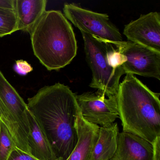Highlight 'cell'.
Instances as JSON below:
<instances>
[{
  "label": "cell",
  "mask_w": 160,
  "mask_h": 160,
  "mask_svg": "<svg viewBox=\"0 0 160 160\" xmlns=\"http://www.w3.org/2000/svg\"><path fill=\"white\" fill-rule=\"evenodd\" d=\"M27 104L57 158L66 160L78 141L75 122L80 108L76 95L68 86L57 83L39 90Z\"/></svg>",
  "instance_id": "cell-1"
},
{
  "label": "cell",
  "mask_w": 160,
  "mask_h": 160,
  "mask_svg": "<svg viewBox=\"0 0 160 160\" xmlns=\"http://www.w3.org/2000/svg\"><path fill=\"white\" fill-rule=\"evenodd\" d=\"M160 93L153 92L134 75L126 74L117 94L123 132L152 144L160 137Z\"/></svg>",
  "instance_id": "cell-2"
},
{
  "label": "cell",
  "mask_w": 160,
  "mask_h": 160,
  "mask_svg": "<svg viewBox=\"0 0 160 160\" xmlns=\"http://www.w3.org/2000/svg\"><path fill=\"white\" fill-rule=\"evenodd\" d=\"M29 33L34 55L48 71L64 68L76 56L73 30L60 11H46Z\"/></svg>",
  "instance_id": "cell-3"
},
{
  "label": "cell",
  "mask_w": 160,
  "mask_h": 160,
  "mask_svg": "<svg viewBox=\"0 0 160 160\" xmlns=\"http://www.w3.org/2000/svg\"><path fill=\"white\" fill-rule=\"evenodd\" d=\"M87 62L92 72L89 87L96 88L108 97L117 95L120 79L125 74L122 67L110 66L108 51L111 43L104 40L81 32Z\"/></svg>",
  "instance_id": "cell-4"
},
{
  "label": "cell",
  "mask_w": 160,
  "mask_h": 160,
  "mask_svg": "<svg viewBox=\"0 0 160 160\" xmlns=\"http://www.w3.org/2000/svg\"><path fill=\"white\" fill-rule=\"evenodd\" d=\"M64 16L81 32L105 40L111 44L123 41L118 29L106 14L83 9L74 3H66L63 8Z\"/></svg>",
  "instance_id": "cell-5"
},
{
  "label": "cell",
  "mask_w": 160,
  "mask_h": 160,
  "mask_svg": "<svg viewBox=\"0 0 160 160\" xmlns=\"http://www.w3.org/2000/svg\"><path fill=\"white\" fill-rule=\"evenodd\" d=\"M112 45L126 58L122 65L125 74L160 80V52L130 41Z\"/></svg>",
  "instance_id": "cell-6"
},
{
  "label": "cell",
  "mask_w": 160,
  "mask_h": 160,
  "mask_svg": "<svg viewBox=\"0 0 160 160\" xmlns=\"http://www.w3.org/2000/svg\"><path fill=\"white\" fill-rule=\"evenodd\" d=\"M99 91L76 95L81 115L90 123L106 127L113 124L119 118L117 95L106 98Z\"/></svg>",
  "instance_id": "cell-7"
},
{
  "label": "cell",
  "mask_w": 160,
  "mask_h": 160,
  "mask_svg": "<svg viewBox=\"0 0 160 160\" xmlns=\"http://www.w3.org/2000/svg\"><path fill=\"white\" fill-rule=\"evenodd\" d=\"M27 103L0 70V120L16 132L29 124Z\"/></svg>",
  "instance_id": "cell-8"
},
{
  "label": "cell",
  "mask_w": 160,
  "mask_h": 160,
  "mask_svg": "<svg viewBox=\"0 0 160 160\" xmlns=\"http://www.w3.org/2000/svg\"><path fill=\"white\" fill-rule=\"evenodd\" d=\"M123 34L128 41L160 52V13L151 12L125 25Z\"/></svg>",
  "instance_id": "cell-9"
},
{
  "label": "cell",
  "mask_w": 160,
  "mask_h": 160,
  "mask_svg": "<svg viewBox=\"0 0 160 160\" xmlns=\"http://www.w3.org/2000/svg\"><path fill=\"white\" fill-rule=\"evenodd\" d=\"M152 145L135 135L119 133L118 148L109 160H152Z\"/></svg>",
  "instance_id": "cell-10"
},
{
  "label": "cell",
  "mask_w": 160,
  "mask_h": 160,
  "mask_svg": "<svg viewBox=\"0 0 160 160\" xmlns=\"http://www.w3.org/2000/svg\"><path fill=\"white\" fill-rule=\"evenodd\" d=\"M75 127L78 141L75 148L66 160H90L100 127L84 119L80 110L76 118Z\"/></svg>",
  "instance_id": "cell-11"
},
{
  "label": "cell",
  "mask_w": 160,
  "mask_h": 160,
  "mask_svg": "<svg viewBox=\"0 0 160 160\" xmlns=\"http://www.w3.org/2000/svg\"><path fill=\"white\" fill-rule=\"evenodd\" d=\"M46 0H15L18 31L31 32L46 12Z\"/></svg>",
  "instance_id": "cell-12"
},
{
  "label": "cell",
  "mask_w": 160,
  "mask_h": 160,
  "mask_svg": "<svg viewBox=\"0 0 160 160\" xmlns=\"http://www.w3.org/2000/svg\"><path fill=\"white\" fill-rule=\"evenodd\" d=\"M30 127L28 145L30 154L39 160H56L52 147L36 119L28 110Z\"/></svg>",
  "instance_id": "cell-13"
},
{
  "label": "cell",
  "mask_w": 160,
  "mask_h": 160,
  "mask_svg": "<svg viewBox=\"0 0 160 160\" xmlns=\"http://www.w3.org/2000/svg\"><path fill=\"white\" fill-rule=\"evenodd\" d=\"M119 133L117 122L108 127H100L90 160H110L117 151Z\"/></svg>",
  "instance_id": "cell-14"
},
{
  "label": "cell",
  "mask_w": 160,
  "mask_h": 160,
  "mask_svg": "<svg viewBox=\"0 0 160 160\" xmlns=\"http://www.w3.org/2000/svg\"><path fill=\"white\" fill-rule=\"evenodd\" d=\"M18 31L15 11L0 9V38Z\"/></svg>",
  "instance_id": "cell-15"
},
{
  "label": "cell",
  "mask_w": 160,
  "mask_h": 160,
  "mask_svg": "<svg viewBox=\"0 0 160 160\" xmlns=\"http://www.w3.org/2000/svg\"><path fill=\"white\" fill-rule=\"evenodd\" d=\"M16 147L10 131L0 120V160H8Z\"/></svg>",
  "instance_id": "cell-16"
},
{
  "label": "cell",
  "mask_w": 160,
  "mask_h": 160,
  "mask_svg": "<svg viewBox=\"0 0 160 160\" xmlns=\"http://www.w3.org/2000/svg\"><path fill=\"white\" fill-rule=\"evenodd\" d=\"M14 70L18 74L25 76L33 71L32 66L26 61L18 60L16 61Z\"/></svg>",
  "instance_id": "cell-17"
},
{
  "label": "cell",
  "mask_w": 160,
  "mask_h": 160,
  "mask_svg": "<svg viewBox=\"0 0 160 160\" xmlns=\"http://www.w3.org/2000/svg\"><path fill=\"white\" fill-rule=\"evenodd\" d=\"M7 160H39L30 154L16 148L11 152Z\"/></svg>",
  "instance_id": "cell-18"
},
{
  "label": "cell",
  "mask_w": 160,
  "mask_h": 160,
  "mask_svg": "<svg viewBox=\"0 0 160 160\" xmlns=\"http://www.w3.org/2000/svg\"><path fill=\"white\" fill-rule=\"evenodd\" d=\"M152 160H160V137H158L152 144Z\"/></svg>",
  "instance_id": "cell-19"
},
{
  "label": "cell",
  "mask_w": 160,
  "mask_h": 160,
  "mask_svg": "<svg viewBox=\"0 0 160 160\" xmlns=\"http://www.w3.org/2000/svg\"><path fill=\"white\" fill-rule=\"evenodd\" d=\"M0 9L15 11V0H0Z\"/></svg>",
  "instance_id": "cell-20"
},
{
  "label": "cell",
  "mask_w": 160,
  "mask_h": 160,
  "mask_svg": "<svg viewBox=\"0 0 160 160\" xmlns=\"http://www.w3.org/2000/svg\"><path fill=\"white\" fill-rule=\"evenodd\" d=\"M56 160H61L60 159H59V158H58V159H56Z\"/></svg>",
  "instance_id": "cell-21"
}]
</instances>
